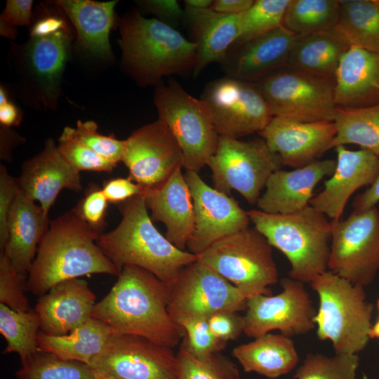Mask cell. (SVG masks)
<instances>
[{"instance_id":"6da1fadb","label":"cell","mask_w":379,"mask_h":379,"mask_svg":"<svg viewBox=\"0 0 379 379\" xmlns=\"http://www.w3.org/2000/svg\"><path fill=\"white\" fill-rule=\"evenodd\" d=\"M171 287L142 268H122L109 293L96 302L91 317L107 324L113 333L147 338L173 348L185 335L168 311Z\"/></svg>"},{"instance_id":"7a4b0ae2","label":"cell","mask_w":379,"mask_h":379,"mask_svg":"<svg viewBox=\"0 0 379 379\" xmlns=\"http://www.w3.org/2000/svg\"><path fill=\"white\" fill-rule=\"evenodd\" d=\"M100 236L72 210L51 220L28 273L27 290L41 296L68 279L118 276L120 272L97 244Z\"/></svg>"},{"instance_id":"3957f363","label":"cell","mask_w":379,"mask_h":379,"mask_svg":"<svg viewBox=\"0 0 379 379\" xmlns=\"http://www.w3.org/2000/svg\"><path fill=\"white\" fill-rule=\"evenodd\" d=\"M121 220L116 228L97 241L102 253L119 272L127 265L151 272L171 287L187 265L198 256L180 250L153 224L142 194L118 204Z\"/></svg>"},{"instance_id":"277c9868","label":"cell","mask_w":379,"mask_h":379,"mask_svg":"<svg viewBox=\"0 0 379 379\" xmlns=\"http://www.w3.org/2000/svg\"><path fill=\"white\" fill-rule=\"evenodd\" d=\"M119 27L122 66L139 85L157 86L167 76L193 74L197 44L174 27L135 10L124 15Z\"/></svg>"},{"instance_id":"5b68a950","label":"cell","mask_w":379,"mask_h":379,"mask_svg":"<svg viewBox=\"0 0 379 379\" xmlns=\"http://www.w3.org/2000/svg\"><path fill=\"white\" fill-rule=\"evenodd\" d=\"M254 227L288 260L291 279L311 283L327 271L332 225L310 205L290 214L247 211Z\"/></svg>"},{"instance_id":"8992f818","label":"cell","mask_w":379,"mask_h":379,"mask_svg":"<svg viewBox=\"0 0 379 379\" xmlns=\"http://www.w3.org/2000/svg\"><path fill=\"white\" fill-rule=\"evenodd\" d=\"M319 300L314 318L317 334L332 342L335 353L357 354L369 340L373 305L366 299L364 287L331 271L310 283Z\"/></svg>"},{"instance_id":"52a82bcc","label":"cell","mask_w":379,"mask_h":379,"mask_svg":"<svg viewBox=\"0 0 379 379\" xmlns=\"http://www.w3.org/2000/svg\"><path fill=\"white\" fill-rule=\"evenodd\" d=\"M197 256L250 297L272 295L268 286L278 281L272 246L254 227L218 240Z\"/></svg>"},{"instance_id":"ba28073f","label":"cell","mask_w":379,"mask_h":379,"mask_svg":"<svg viewBox=\"0 0 379 379\" xmlns=\"http://www.w3.org/2000/svg\"><path fill=\"white\" fill-rule=\"evenodd\" d=\"M154 102L159 119L168 126L181 148L183 168L199 173L215 153L220 137L206 104L173 79L156 86Z\"/></svg>"},{"instance_id":"9c48e42d","label":"cell","mask_w":379,"mask_h":379,"mask_svg":"<svg viewBox=\"0 0 379 379\" xmlns=\"http://www.w3.org/2000/svg\"><path fill=\"white\" fill-rule=\"evenodd\" d=\"M214 188L230 194L236 190L250 204H256L270 176L281 169L280 157L262 138L244 141L220 136L208 165Z\"/></svg>"},{"instance_id":"30bf717a","label":"cell","mask_w":379,"mask_h":379,"mask_svg":"<svg viewBox=\"0 0 379 379\" xmlns=\"http://www.w3.org/2000/svg\"><path fill=\"white\" fill-rule=\"evenodd\" d=\"M329 271L361 286L379 271V210L374 206L331 220Z\"/></svg>"},{"instance_id":"8fae6325","label":"cell","mask_w":379,"mask_h":379,"mask_svg":"<svg viewBox=\"0 0 379 379\" xmlns=\"http://www.w3.org/2000/svg\"><path fill=\"white\" fill-rule=\"evenodd\" d=\"M256 85L273 117L303 122L333 121L334 81L295 69L274 72Z\"/></svg>"},{"instance_id":"7c38bea8","label":"cell","mask_w":379,"mask_h":379,"mask_svg":"<svg viewBox=\"0 0 379 379\" xmlns=\"http://www.w3.org/2000/svg\"><path fill=\"white\" fill-rule=\"evenodd\" d=\"M70 26L52 35L32 37L13 45L20 80L33 105L54 109L60 93L61 79L70 53L73 32Z\"/></svg>"},{"instance_id":"4fadbf2b","label":"cell","mask_w":379,"mask_h":379,"mask_svg":"<svg viewBox=\"0 0 379 379\" xmlns=\"http://www.w3.org/2000/svg\"><path fill=\"white\" fill-rule=\"evenodd\" d=\"M249 298L246 293L197 260L182 270L171 286L168 311L178 324L185 318L246 310Z\"/></svg>"},{"instance_id":"5bb4252c","label":"cell","mask_w":379,"mask_h":379,"mask_svg":"<svg viewBox=\"0 0 379 379\" xmlns=\"http://www.w3.org/2000/svg\"><path fill=\"white\" fill-rule=\"evenodd\" d=\"M219 136L239 139L260 133L273 115L255 84L225 77L209 82L200 98Z\"/></svg>"},{"instance_id":"9a60e30c","label":"cell","mask_w":379,"mask_h":379,"mask_svg":"<svg viewBox=\"0 0 379 379\" xmlns=\"http://www.w3.org/2000/svg\"><path fill=\"white\" fill-rule=\"evenodd\" d=\"M279 294L255 295L248 298L243 316V333L256 338L273 330L292 337L305 334L315 326L317 314L303 283L289 278L280 281Z\"/></svg>"},{"instance_id":"2e32d148","label":"cell","mask_w":379,"mask_h":379,"mask_svg":"<svg viewBox=\"0 0 379 379\" xmlns=\"http://www.w3.org/2000/svg\"><path fill=\"white\" fill-rule=\"evenodd\" d=\"M92 368L119 379H177L172 348L135 335L112 333L91 361Z\"/></svg>"},{"instance_id":"e0dca14e","label":"cell","mask_w":379,"mask_h":379,"mask_svg":"<svg viewBox=\"0 0 379 379\" xmlns=\"http://www.w3.org/2000/svg\"><path fill=\"white\" fill-rule=\"evenodd\" d=\"M125 140L122 162L128 169V178L146 190L158 188L183 168L181 148L160 119L139 128Z\"/></svg>"},{"instance_id":"ac0fdd59","label":"cell","mask_w":379,"mask_h":379,"mask_svg":"<svg viewBox=\"0 0 379 379\" xmlns=\"http://www.w3.org/2000/svg\"><path fill=\"white\" fill-rule=\"evenodd\" d=\"M184 175L194 212V228L187 244L190 253L199 255L218 240L248 227V213L234 199L210 187L197 172L187 171Z\"/></svg>"},{"instance_id":"d6986e66","label":"cell","mask_w":379,"mask_h":379,"mask_svg":"<svg viewBox=\"0 0 379 379\" xmlns=\"http://www.w3.org/2000/svg\"><path fill=\"white\" fill-rule=\"evenodd\" d=\"M336 134L334 121L303 122L273 117L259 135L283 166L301 168L329 150Z\"/></svg>"},{"instance_id":"ffe728a7","label":"cell","mask_w":379,"mask_h":379,"mask_svg":"<svg viewBox=\"0 0 379 379\" xmlns=\"http://www.w3.org/2000/svg\"><path fill=\"white\" fill-rule=\"evenodd\" d=\"M336 167L323 190L313 197L310 205L331 220L341 218L345 206L359 188L372 185L379 171V157L361 149H347L343 145L335 147Z\"/></svg>"},{"instance_id":"44dd1931","label":"cell","mask_w":379,"mask_h":379,"mask_svg":"<svg viewBox=\"0 0 379 379\" xmlns=\"http://www.w3.org/2000/svg\"><path fill=\"white\" fill-rule=\"evenodd\" d=\"M20 191L29 199L38 201L46 215L64 190L80 192V172L62 156L57 144L48 138L44 149L25 161L18 178Z\"/></svg>"},{"instance_id":"7402d4cb","label":"cell","mask_w":379,"mask_h":379,"mask_svg":"<svg viewBox=\"0 0 379 379\" xmlns=\"http://www.w3.org/2000/svg\"><path fill=\"white\" fill-rule=\"evenodd\" d=\"M95 295L81 278L58 283L39 296L34 310L41 331L51 336L67 335L91 318Z\"/></svg>"},{"instance_id":"603a6c76","label":"cell","mask_w":379,"mask_h":379,"mask_svg":"<svg viewBox=\"0 0 379 379\" xmlns=\"http://www.w3.org/2000/svg\"><path fill=\"white\" fill-rule=\"evenodd\" d=\"M335 167L336 160L317 159L294 170L274 172L256 203L258 208L271 214H290L303 209L310 205L318 183L331 176Z\"/></svg>"},{"instance_id":"cb8c5ba5","label":"cell","mask_w":379,"mask_h":379,"mask_svg":"<svg viewBox=\"0 0 379 379\" xmlns=\"http://www.w3.org/2000/svg\"><path fill=\"white\" fill-rule=\"evenodd\" d=\"M182 168L160 187L146 190L142 194L153 222H161L166 228V237L174 246L185 251L194 228V212L190 191Z\"/></svg>"},{"instance_id":"d4e9b609","label":"cell","mask_w":379,"mask_h":379,"mask_svg":"<svg viewBox=\"0 0 379 379\" xmlns=\"http://www.w3.org/2000/svg\"><path fill=\"white\" fill-rule=\"evenodd\" d=\"M295 34L281 25L247 43L221 62L227 76L252 82L288 62Z\"/></svg>"},{"instance_id":"484cf974","label":"cell","mask_w":379,"mask_h":379,"mask_svg":"<svg viewBox=\"0 0 379 379\" xmlns=\"http://www.w3.org/2000/svg\"><path fill=\"white\" fill-rule=\"evenodd\" d=\"M334 95L338 107L379 105V52L350 46L335 73Z\"/></svg>"},{"instance_id":"4316f807","label":"cell","mask_w":379,"mask_h":379,"mask_svg":"<svg viewBox=\"0 0 379 379\" xmlns=\"http://www.w3.org/2000/svg\"><path fill=\"white\" fill-rule=\"evenodd\" d=\"M50 222L41 207L27 198L19 188L8 218V241L1 253L6 255L25 280Z\"/></svg>"},{"instance_id":"83f0119b","label":"cell","mask_w":379,"mask_h":379,"mask_svg":"<svg viewBox=\"0 0 379 379\" xmlns=\"http://www.w3.org/2000/svg\"><path fill=\"white\" fill-rule=\"evenodd\" d=\"M184 21L197 44V77L210 63H221L239 35V14H224L211 8L196 9L185 6Z\"/></svg>"},{"instance_id":"f1b7e54d","label":"cell","mask_w":379,"mask_h":379,"mask_svg":"<svg viewBox=\"0 0 379 379\" xmlns=\"http://www.w3.org/2000/svg\"><path fill=\"white\" fill-rule=\"evenodd\" d=\"M54 3L71 22L84 50L98 58L112 57L109 38L116 22L117 1L58 0Z\"/></svg>"},{"instance_id":"f546056e","label":"cell","mask_w":379,"mask_h":379,"mask_svg":"<svg viewBox=\"0 0 379 379\" xmlns=\"http://www.w3.org/2000/svg\"><path fill=\"white\" fill-rule=\"evenodd\" d=\"M350 47L334 29L298 36L287 64L292 69L335 81L340 60Z\"/></svg>"},{"instance_id":"4dcf8cb0","label":"cell","mask_w":379,"mask_h":379,"mask_svg":"<svg viewBox=\"0 0 379 379\" xmlns=\"http://www.w3.org/2000/svg\"><path fill=\"white\" fill-rule=\"evenodd\" d=\"M232 355L244 371L255 372L271 379L288 373L298 362V355L291 338L269 333L235 347Z\"/></svg>"},{"instance_id":"1f68e13d","label":"cell","mask_w":379,"mask_h":379,"mask_svg":"<svg viewBox=\"0 0 379 379\" xmlns=\"http://www.w3.org/2000/svg\"><path fill=\"white\" fill-rule=\"evenodd\" d=\"M112 333L102 321L89 319L72 332L62 336H51L39 331V351L50 353L64 360L77 361L90 365L103 349Z\"/></svg>"},{"instance_id":"d6a6232c","label":"cell","mask_w":379,"mask_h":379,"mask_svg":"<svg viewBox=\"0 0 379 379\" xmlns=\"http://www.w3.org/2000/svg\"><path fill=\"white\" fill-rule=\"evenodd\" d=\"M339 2V18L334 29L350 46L379 52V5L375 0Z\"/></svg>"},{"instance_id":"836d02e7","label":"cell","mask_w":379,"mask_h":379,"mask_svg":"<svg viewBox=\"0 0 379 379\" xmlns=\"http://www.w3.org/2000/svg\"><path fill=\"white\" fill-rule=\"evenodd\" d=\"M333 121L336 134L329 149L352 144L379 157V105L358 108L337 107Z\"/></svg>"},{"instance_id":"e575fe53","label":"cell","mask_w":379,"mask_h":379,"mask_svg":"<svg viewBox=\"0 0 379 379\" xmlns=\"http://www.w3.org/2000/svg\"><path fill=\"white\" fill-rule=\"evenodd\" d=\"M40 331V317L34 310L18 312L0 303V333L6 341L3 354L16 353L21 365L27 363L39 352Z\"/></svg>"},{"instance_id":"d590c367","label":"cell","mask_w":379,"mask_h":379,"mask_svg":"<svg viewBox=\"0 0 379 379\" xmlns=\"http://www.w3.org/2000/svg\"><path fill=\"white\" fill-rule=\"evenodd\" d=\"M339 13L337 0H290L282 26L296 36L328 31L336 26Z\"/></svg>"},{"instance_id":"8d00e7d4","label":"cell","mask_w":379,"mask_h":379,"mask_svg":"<svg viewBox=\"0 0 379 379\" xmlns=\"http://www.w3.org/2000/svg\"><path fill=\"white\" fill-rule=\"evenodd\" d=\"M289 2L290 0L254 1L248 9L239 14V35L234 44H244L282 25Z\"/></svg>"},{"instance_id":"74e56055","label":"cell","mask_w":379,"mask_h":379,"mask_svg":"<svg viewBox=\"0 0 379 379\" xmlns=\"http://www.w3.org/2000/svg\"><path fill=\"white\" fill-rule=\"evenodd\" d=\"M17 379H94L92 367L39 351L15 372Z\"/></svg>"},{"instance_id":"f35d334b","label":"cell","mask_w":379,"mask_h":379,"mask_svg":"<svg viewBox=\"0 0 379 379\" xmlns=\"http://www.w3.org/2000/svg\"><path fill=\"white\" fill-rule=\"evenodd\" d=\"M176 356L177 379H240L237 366L220 352L200 361L182 344Z\"/></svg>"},{"instance_id":"ab89813d","label":"cell","mask_w":379,"mask_h":379,"mask_svg":"<svg viewBox=\"0 0 379 379\" xmlns=\"http://www.w3.org/2000/svg\"><path fill=\"white\" fill-rule=\"evenodd\" d=\"M357 354L335 353L333 357L321 354H307L297 369V379H356L359 366Z\"/></svg>"},{"instance_id":"60d3db41","label":"cell","mask_w":379,"mask_h":379,"mask_svg":"<svg viewBox=\"0 0 379 379\" xmlns=\"http://www.w3.org/2000/svg\"><path fill=\"white\" fill-rule=\"evenodd\" d=\"M57 146L64 159L79 172L111 173L117 166L81 141L77 135L75 128L65 127L58 140Z\"/></svg>"},{"instance_id":"b9f144b4","label":"cell","mask_w":379,"mask_h":379,"mask_svg":"<svg viewBox=\"0 0 379 379\" xmlns=\"http://www.w3.org/2000/svg\"><path fill=\"white\" fill-rule=\"evenodd\" d=\"M178 324L185 332L182 344L193 357L200 361L220 352L226 345V343L213 335L206 317L185 318L179 321Z\"/></svg>"},{"instance_id":"7bdbcfd3","label":"cell","mask_w":379,"mask_h":379,"mask_svg":"<svg viewBox=\"0 0 379 379\" xmlns=\"http://www.w3.org/2000/svg\"><path fill=\"white\" fill-rule=\"evenodd\" d=\"M79 139L96 154L117 165L122 161L126 140H118L112 135H104L98 131V125L93 121H78L75 128Z\"/></svg>"},{"instance_id":"ee69618b","label":"cell","mask_w":379,"mask_h":379,"mask_svg":"<svg viewBox=\"0 0 379 379\" xmlns=\"http://www.w3.org/2000/svg\"><path fill=\"white\" fill-rule=\"evenodd\" d=\"M26 284L4 253L0 254V303L18 312L31 310Z\"/></svg>"},{"instance_id":"f6af8a7d","label":"cell","mask_w":379,"mask_h":379,"mask_svg":"<svg viewBox=\"0 0 379 379\" xmlns=\"http://www.w3.org/2000/svg\"><path fill=\"white\" fill-rule=\"evenodd\" d=\"M108 203L102 188L93 183L72 211L101 235L107 225L105 218Z\"/></svg>"},{"instance_id":"bcb514c9","label":"cell","mask_w":379,"mask_h":379,"mask_svg":"<svg viewBox=\"0 0 379 379\" xmlns=\"http://www.w3.org/2000/svg\"><path fill=\"white\" fill-rule=\"evenodd\" d=\"M19 190L18 178L6 167L0 166V250L4 251L8 241V222L11 208Z\"/></svg>"},{"instance_id":"7dc6e473","label":"cell","mask_w":379,"mask_h":379,"mask_svg":"<svg viewBox=\"0 0 379 379\" xmlns=\"http://www.w3.org/2000/svg\"><path fill=\"white\" fill-rule=\"evenodd\" d=\"M208 323L213 335L226 343L238 338L244 331L243 316L237 312H222L208 317Z\"/></svg>"},{"instance_id":"c3c4849f","label":"cell","mask_w":379,"mask_h":379,"mask_svg":"<svg viewBox=\"0 0 379 379\" xmlns=\"http://www.w3.org/2000/svg\"><path fill=\"white\" fill-rule=\"evenodd\" d=\"M109 203L119 204L139 194L146 189L130 178H115L103 182L101 187Z\"/></svg>"},{"instance_id":"681fc988","label":"cell","mask_w":379,"mask_h":379,"mask_svg":"<svg viewBox=\"0 0 379 379\" xmlns=\"http://www.w3.org/2000/svg\"><path fill=\"white\" fill-rule=\"evenodd\" d=\"M138 4L155 15L157 19L173 27L184 21V10L175 0L138 1Z\"/></svg>"},{"instance_id":"f907efd6","label":"cell","mask_w":379,"mask_h":379,"mask_svg":"<svg viewBox=\"0 0 379 379\" xmlns=\"http://www.w3.org/2000/svg\"><path fill=\"white\" fill-rule=\"evenodd\" d=\"M32 0H8L1 19L15 26H29L32 23Z\"/></svg>"},{"instance_id":"816d5d0a","label":"cell","mask_w":379,"mask_h":379,"mask_svg":"<svg viewBox=\"0 0 379 379\" xmlns=\"http://www.w3.org/2000/svg\"><path fill=\"white\" fill-rule=\"evenodd\" d=\"M65 18H67L66 15L64 17L62 15L58 14V12L44 15L32 26L30 36H47L67 28L69 25Z\"/></svg>"},{"instance_id":"f5cc1de1","label":"cell","mask_w":379,"mask_h":379,"mask_svg":"<svg viewBox=\"0 0 379 379\" xmlns=\"http://www.w3.org/2000/svg\"><path fill=\"white\" fill-rule=\"evenodd\" d=\"M379 201V171L372 185L364 192L357 195L352 202L354 212L359 213L368 210Z\"/></svg>"},{"instance_id":"db71d44e","label":"cell","mask_w":379,"mask_h":379,"mask_svg":"<svg viewBox=\"0 0 379 379\" xmlns=\"http://www.w3.org/2000/svg\"><path fill=\"white\" fill-rule=\"evenodd\" d=\"M0 138L1 159L10 161L12 159V149L25 140L15 131L2 125L0 127Z\"/></svg>"},{"instance_id":"11a10c76","label":"cell","mask_w":379,"mask_h":379,"mask_svg":"<svg viewBox=\"0 0 379 379\" xmlns=\"http://www.w3.org/2000/svg\"><path fill=\"white\" fill-rule=\"evenodd\" d=\"M253 1V0H215L213 1L210 8L220 13L237 15L248 9Z\"/></svg>"},{"instance_id":"9f6ffc18","label":"cell","mask_w":379,"mask_h":379,"mask_svg":"<svg viewBox=\"0 0 379 379\" xmlns=\"http://www.w3.org/2000/svg\"><path fill=\"white\" fill-rule=\"evenodd\" d=\"M22 114L14 104L8 101L0 105V123L6 127L17 126L22 121Z\"/></svg>"},{"instance_id":"6f0895ef","label":"cell","mask_w":379,"mask_h":379,"mask_svg":"<svg viewBox=\"0 0 379 379\" xmlns=\"http://www.w3.org/2000/svg\"><path fill=\"white\" fill-rule=\"evenodd\" d=\"M0 32L1 35L9 39H14L16 36L15 26L8 22L7 21L1 19L0 20Z\"/></svg>"},{"instance_id":"680465c9","label":"cell","mask_w":379,"mask_h":379,"mask_svg":"<svg viewBox=\"0 0 379 379\" xmlns=\"http://www.w3.org/2000/svg\"><path fill=\"white\" fill-rule=\"evenodd\" d=\"M186 6L196 9L210 8L213 3L211 0H185Z\"/></svg>"},{"instance_id":"91938a15","label":"cell","mask_w":379,"mask_h":379,"mask_svg":"<svg viewBox=\"0 0 379 379\" xmlns=\"http://www.w3.org/2000/svg\"><path fill=\"white\" fill-rule=\"evenodd\" d=\"M378 310L379 312V299L377 302ZM369 338H379V317L376 322L371 326L369 333Z\"/></svg>"},{"instance_id":"94428289","label":"cell","mask_w":379,"mask_h":379,"mask_svg":"<svg viewBox=\"0 0 379 379\" xmlns=\"http://www.w3.org/2000/svg\"><path fill=\"white\" fill-rule=\"evenodd\" d=\"M94 379H119L113 375L102 372L98 370L93 369Z\"/></svg>"},{"instance_id":"6125c7cd","label":"cell","mask_w":379,"mask_h":379,"mask_svg":"<svg viewBox=\"0 0 379 379\" xmlns=\"http://www.w3.org/2000/svg\"><path fill=\"white\" fill-rule=\"evenodd\" d=\"M9 101L8 99V96L6 94V92L5 91L4 88L1 86L0 88V105L4 104L5 102Z\"/></svg>"},{"instance_id":"be15d7a7","label":"cell","mask_w":379,"mask_h":379,"mask_svg":"<svg viewBox=\"0 0 379 379\" xmlns=\"http://www.w3.org/2000/svg\"><path fill=\"white\" fill-rule=\"evenodd\" d=\"M375 1L379 5V0H375Z\"/></svg>"}]
</instances>
